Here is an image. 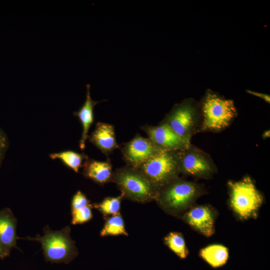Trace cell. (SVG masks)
I'll use <instances>...</instances> for the list:
<instances>
[{
    "label": "cell",
    "mask_w": 270,
    "mask_h": 270,
    "mask_svg": "<svg viewBox=\"0 0 270 270\" xmlns=\"http://www.w3.org/2000/svg\"><path fill=\"white\" fill-rule=\"evenodd\" d=\"M206 192L203 184L178 176L159 190L156 201L166 214L181 216Z\"/></svg>",
    "instance_id": "cell-1"
},
{
    "label": "cell",
    "mask_w": 270,
    "mask_h": 270,
    "mask_svg": "<svg viewBox=\"0 0 270 270\" xmlns=\"http://www.w3.org/2000/svg\"><path fill=\"white\" fill-rule=\"evenodd\" d=\"M201 122L198 132H219L227 128L238 115L232 100L208 90L199 102Z\"/></svg>",
    "instance_id": "cell-2"
},
{
    "label": "cell",
    "mask_w": 270,
    "mask_h": 270,
    "mask_svg": "<svg viewBox=\"0 0 270 270\" xmlns=\"http://www.w3.org/2000/svg\"><path fill=\"white\" fill-rule=\"evenodd\" d=\"M43 232L42 236L37 234L34 238L28 236L22 238L40 243L46 262L68 264L78 256V250L70 236V226L53 230L46 226Z\"/></svg>",
    "instance_id": "cell-3"
},
{
    "label": "cell",
    "mask_w": 270,
    "mask_h": 270,
    "mask_svg": "<svg viewBox=\"0 0 270 270\" xmlns=\"http://www.w3.org/2000/svg\"><path fill=\"white\" fill-rule=\"evenodd\" d=\"M112 182L124 198L140 203L156 200L159 191L142 171L128 166L114 172Z\"/></svg>",
    "instance_id": "cell-4"
},
{
    "label": "cell",
    "mask_w": 270,
    "mask_h": 270,
    "mask_svg": "<svg viewBox=\"0 0 270 270\" xmlns=\"http://www.w3.org/2000/svg\"><path fill=\"white\" fill-rule=\"evenodd\" d=\"M229 204L240 220L256 218L264 202V196L251 178L246 176L238 181L229 180Z\"/></svg>",
    "instance_id": "cell-5"
},
{
    "label": "cell",
    "mask_w": 270,
    "mask_h": 270,
    "mask_svg": "<svg viewBox=\"0 0 270 270\" xmlns=\"http://www.w3.org/2000/svg\"><path fill=\"white\" fill-rule=\"evenodd\" d=\"M200 122V103L192 98H188L175 104L160 123L190 142L194 135L198 133Z\"/></svg>",
    "instance_id": "cell-6"
},
{
    "label": "cell",
    "mask_w": 270,
    "mask_h": 270,
    "mask_svg": "<svg viewBox=\"0 0 270 270\" xmlns=\"http://www.w3.org/2000/svg\"><path fill=\"white\" fill-rule=\"evenodd\" d=\"M180 154L181 150H163L138 168L159 190L180 174Z\"/></svg>",
    "instance_id": "cell-7"
},
{
    "label": "cell",
    "mask_w": 270,
    "mask_h": 270,
    "mask_svg": "<svg viewBox=\"0 0 270 270\" xmlns=\"http://www.w3.org/2000/svg\"><path fill=\"white\" fill-rule=\"evenodd\" d=\"M218 168L210 155L190 144L181 150L180 172L185 176L204 180L211 179Z\"/></svg>",
    "instance_id": "cell-8"
},
{
    "label": "cell",
    "mask_w": 270,
    "mask_h": 270,
    "mask_svg": "<svg viewBox=\"0 0 270 270\" xmlns=\"http://www.w3.org/2000/svg\"><path fill=\"white\" fill-rule=\"evenodd\" d=\"M163 150L149 138L138 134L124 144L121 149L122 159L126 166L136 168Z\"/></svg>",
    "instance_id": "cell-9"
},
{
    "label": "cell",
    "mask_w": 270,
    "mask_h": 270,
    "mask_svg": "<svg viewBox=\"0 0 270 270\" xmlns=\"http://www.w3.org/2000/svg\"><path fill=\"white\" fill-rule=\"evenodd\" d=\"M216 212L208 205H194L182 216V220L193 230L209 238L215 232Z\"/></svg>",
    "instance_id": "cell-10"
},
{
    "label": "cell",
    "mask_w": 270,
    "mask_h": 270,
    "mask_svg": "<svg viewBox=\"0 0 270 270\" xmlns=\"http://www.w3.org/2000/svg\"><path fill=\"white\" fill-rule=\"evenodd\" d=\"M140 128L146 134L148 138L164 150H182L191 144L163 124L160 123L158 126L146 124Z\"/></svg>",
    "instance_id": "cell-11"
},
{
    "label": "cell",
    "mask_w": 270,
    "mask_h": 270,
    "mask_svg": "<svg viewBox=\"0 0 270 270\" xmlns=\"http://www.w3.org/2000/svg\"><path fill=\"white\" fill-rule=\"evenodd\" d=\"M88 138L94 146L106 156L119 148L116 140L114 126L110 124L98 122L94 131Z\"/></svg>",
    "instance_id": "cell-12"
},
{
    "label": "cell",
    "mask_w": 270,
    "mask_h": 270,
    "mask_svg": "<svg viewBox=\"0 0 270 270\" xmlns=\"http://www.w3.org/2000/svg\"><path fill=\"white\" fill-rule=\"evenodd\" d=\"M16 224L17 220L10 208L0 210V243L10 252L16 248Z\"/></svg>",
    "instance_id": "cell-13"
},
{
    "label": "cell",
    "mask_w": 270,
    "mask_h": 270,
    "mask_svg": "<svg viewBox=\"0 0 270 270\" xmlns=\"http://www.w3.org/2000/svg\"><path fill=\"white\" fill-rule=\"evenodd\" d=\"M84 176L100 184L112 182V166L110 160L100 161L87 158L82 166Z\"/></svg>",
    "instance_id": "cell-14"
},
{
    "label": "cell",
    "mask_w": 270,
    "mask_h": 270,
    "mask_svg": "<svg viewBox=\"0 0 270 270\" xmlns=\"http://www.w3.org/2000/svg\"><path fill=\"white\" fill-rule=\"evenodd\" d=\"M86 100L83 105L78 111L74 112V115L78 117L81 122L82 131L80 141V148L82 150L85 148L86 140L88 138L89 129L94 122V109L98 101L92 100L90 94V84L86 85Z\"/></svg>",
    "instance_id": "cell-15"
},
{
    "label": "cell",
    "mask_w": 270,
    "mask_h": 270,
    "mask_svg": "<svg viewBox=\"0 0 270 270\" xmlns=\"http://www.w3.org/2000/svg\"><path fill=\"white\" fill-rule=\"evenodd\" d=\"M199 256L212 268H216L222 266L226 263L229 253L225 246L213 244L202 248Z\"/></svg>",
    "instance_id": "cell-16"
},
{
    "label": "cell",
    "mask_w": 270,
    "mask_h": 270,
    "mask_svg": "<svg viewBox=\"0 0 270 270\" xmlns=\"http://www.w3.org/2000/svg\"><path fill=\"white\" fill-rule=\"evenodd\" d=\"M50 157L52 159L60 160L66 166L76 172H78L83 166V162L88 158V156L72 150H66L51 154Z\"/></svg>",
    "instance_id": "cell-17"
},
{
    "label": "cell",
    "mask_w": 270,
    "mask_h": 270,
    "mask_svg": "<svg viewBox=\"0 0 270 270\" xmlns=\"http://www.w3.org/2000/svg\"><path fill=\"white\" fill-rule=\"evenodd\" d=\"M164 242L180 259H185L189 254L184 237L180 232H170L164 238Z\"/></svg>",
    "instance_id": "cell-18"
},
{
    "label": "cell",
    "mask_w": 270,
    "mask_h": 270,
    "mask_svg": "<svg viewBox=\"0 0 270 270\" xmlns=\"http://www.w3.org/2000/svg\"><path fill=\"white\" fill-rule=\"evenodd\" d=\"M119 235L128 236L125 228L124 219L120 212L106 218L100 232L101 236Z\"/></svg>",
    "instance_id": "cell-19"
},
{
    "label": "cell",
    "mask_w": 270,
    "mask_h": 270,
    "mask_svg": "<svg viewBox=\"0 0 270 270\" xmlns=\"http://www.w3.org/2000/svg\"><path fill=\"white\" fill-rule=\"evenodd\" d=\"M123 195L120 194L116 197H106L100 203L92 204V208H96L104 216H109L120 213V204Z\"/></svg>",
    "instance_id": "cell-20"
},
{
    "label": "cell",
    "mask_w": 270,
    "mask_h": 270,
    "mask_svg": "<svg viewBox=\"0 0 270 270\" xmlns=\"http://www.w3.org/2000/svg\"><path fill=\"white\" fill-rule=\"evenodd\" d=\"M92 204L72 210V224H82L90 220L92 218Z\"/></svg>",
    "instance_id": "cell-21"
},
{
    "label": "cell",
    "mask_w": 270,
    "mask_h": 270,
    "mask_svg": "<svg viewBox=\"0 0 270 270\" xmlns=\"http://www.w3.org/2000/svg\"><path fill=\"white\" fill-rule=\"evenodd\" d=\"M91 204L85 194L78 190L73 196L72 200V210L87 206Z\"/></svg>",
    "instance_id": "cell-22"
},
{
    "label": "cell",
    "mask_w": 270,
    "mask_h": 270,
    "mask_svg": "<svg viewBox=\"0 0 270 270\" xmlns=\"http://www.w3.org/2000/svg\"><path fill=\"white\" fill-rule=\"evenodd\" d=\"M8 146V141L6 134L0 128V166L4 158Z\"/></svg>",
    "instance_id": "cell-23"
},
{
    "label": "cell",
    "mask_w": 270,
    "mask_h": 270,
    "mask_svg": "<svg viewBox=\"0 0 270 270\" xmlns=\"http://www.w3.org/2000/svg\"><path fill=\"white\" fill-rule=\"evenodd\" d=\"M246 92L253 95L254 96L260 98L261 99H262L267 103L270 104V96L269 94L258 92H257L252 91L251 90H246Z\"/></svg>",
    "instance_id": "cell-24"
},
{
    "label": "cell",
    "mask_w": 270,
    "mask_h": 270,
    "mask_svg": "<svg viewBox=\"0 0 270 270\" xmlns=\"http://www.w3.org/2000/svg\"><path fill=\"white\" fill-rule=\"evenodd\" d=\"M10 254V252L6 250L0 243V258L3 260L8 256Z\"/></svg>",
    "instance_id": "cell-25"
},
{
    "label": "cell",
    "mask_w": 270,
    "mask_h": 270,
    "mask_svg": "<svg viewBox=\"0 0 270 270\" xmlns=\"http://www.w3.org/2000/svg\"><path fill=\"white\" fill-rule=\"evenodd\" d=\"M262 138L264 140H266L270 136V130H264L262 135Z\"/></svg>",
    "instance_id": "cell-26"
}]
</instances>
